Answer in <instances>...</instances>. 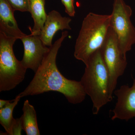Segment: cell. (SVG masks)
<instances>
[{
  "mask_svg": "<svg viewBox=\"0 0 135 135\" xmlns=\"http://www.w3.org/2000/svg\"><path fill=\"white\" fill-rule=\"evenodd\" d=\"M68 35L67 31L62 32L61 37L50 47L31 81L18 95L22 98L53 91L63 94L69 103L76 104L84 101L86 94L80 81L68 79L59 71L56 60L59 50Z\"/></svg>",
  "mask_w": 135,
  "mask_h": 135,
  "instance_id": "obj_1",
  "label": "cell"
},
{
  "mask_svg": "<svg viewBox=\"0 0 135 135\" xmlns=\"http://www.w3.org/2000/svg\"><path fill=\"white\" fill-rule=\"evenodd\" d=\"M85 65L80 81L85 93L92 100L93 113L96 115L103 107L112 101L109 93V72L101 49L90 56Z\"/></svg>",
  "mask_w": 135,
  "mask_h": 135,
  "instance_id": "obj_2",
  "label": "cell"
},
{
  "mask_svg": "<svg viewBox=\"0 0 135 135\" xmlns=\"http://www.w3.org/2000/svg\"><path fill=\"white\" fill-rule=\"evenodd\" d=\"M111 15L93 12L83 19L76 40L74 56L86 64L90 56L101 49L110 27Z\"/></svg>",
  "mask_w": 135,
  "mask_h": 135,
  "instance_id": "obj_3",
  "label": "cell"
},
{
  "mask_svg": "<svg viewBox=\"0 0 135 135\" xmlns=\"http://www.w3.org/2000/svg\"><path fill=\"white\" fill-rule=\"evenodd\" d=\"M17 39L0 32V92L15 89L24 79L26 69L15 56L13 46Z\"/></svg>",
  "mask_w": 135,
  "mask_h": 135,
  "instance_id": "obj_4",
  "label": "cell"
},
{
  "mask_svg": "<svg viewBox=\"0 0 135 135\" xmlns=\"http://www.w3.org/2000/svg\"><path fill=\"white\" fill-rule=\"evenodd\" d=\"M101 50L109 72V93L112 100L118 78L124 73L127 62L120 48L117 35L110 26Z\"/></svg>",
  "mask_w": 135,
  "mask_h": 135,
  "instance_id": "obj_5",
  "label": "cell"
},
{
  "mask_svg": "<svg viewBox=\"0 0 135 135\" xmlns=\"http://www.w3.org/2000/svg\"><path fill=\"white\" fill-rule=\"evenodd\" d=\"M132 10L124 0H114L110 26L118 36L119 46L123 55L135 44V27L131 20Z\"/></svg>",
  "mask_w": 135,
  "mask_h": 135,
  "instance_id": "obj_6",
  "label": "cell"
},
{
  "mask_svg": "<svg viewBox=\"0 0 135 135\" xmlns=\"http://www.w3.org/2000/svg\"><path fill=\"white\" fill-rule=\"evenodd\" d=\"M24 48L22 64L26 69L36 72L44 58L49 50L50 47L44 45L40 35L31 33L21 39Z\"/></svg>",
  "mask_w": 135,
  "mask_h": 135,
  "instance_id": "obj_7",
  "label": "cell"
},
{
  "mask_svg": "<svg viewBox=\"0 0 135 135\" xmlns=\"http://www.w3.org/2000/svg\"><path fill=\"white\" fill-rule=\"evenodd\" d=\"M117 97V102L112 110L113 116L111 119H116L128 121L135 118V79H133V86H122L114 92Z\"/></svg>",
  "mask_w": 135,
  "mask_h": 135,
  "instance_id": "obj_8",
  "label": "cell"
},
{
  "mask_svg": "<svg viewBox=\"0 0 135 135\" xmlns=\"http://www.w3.org/2000/svg\"><path fill=\"white\" fill-rule=\"evenodd\" d=\"M71 20L70 17L62 16L56 11L49 12L40 33L41 39L44 45L49 47L52 46L53 37L59 30H71L70 23Z\"/></svg>",
  "mask_w": 135,
  "mask_h": 135,
  "instance_id": "obj_9",
  "label": "cell"
},
{
  "mask_svg": "<svg viewBox=\"0 0 135 135\" xmlns=\"http://www.w3.org/2000/svg\"><path fill=\"white\" fill-rule=\"evenodd\" d=\"M15 11L8 0H0V32L21 40L27 35L18 27L14 16Z\"/></svg>",
  "mask_w": 135,
  "mask_h": 135,
  "instance_id": "obj_10",
  "label": "cell"
},
{
  "mask_svg": "<svg viewBox=\"0 0 135 135\" xmlns=\"http://www.w3.org/2000/svg\"><path fill=\"white\" fill-rule=\"evenodd\" d=\"M45 4V0H29V12L34 22L33 28L29 27L31 33L40 35L47 16Z\"/></svg>",
  "mask_w": 135,
  "mask_h": 135,
  "instance_id": "obj_11",
  "label": "cell"
},
{
  "mask_svg": "<svg viewBox=\"0 0 135 135\" xmlns=\"http://www.w3.org/2000/svg\"><path fill=\"white\" fill-rule=\"evenodd\" d=\"M23 114L22 119L23 130L27 135H39L40 134L36 111L27 99L25 100L23 107Z\"/></svg>",
  "mask_w": 135,
  "mask_h": 135,
  "instance_id": "obj_12",
  "label": "cell"
},
{
  "mask_svg": "<svg viewBox=\"0 0 135 135\" xmlns=\"http://www.w3.org/2000/svg\"><path fill=\"white\" fill-rule=\"evenodd\" d=\"M21 98L18 95L15 99L0 109V123L5 129L7 135H12V128L16 120L12 114Z\"/></svg>",
  "mask_w": 135,
  "mask_h": 135,
  "instance_id": "obj_13",
  "label": "cell"
},
{
  "mask_svg": "<svg viewBox=\"0 0 135 135\" xmlns=\"http://www.w3.org/2000/svg\"><path fill=\"white\" fill-rule=\"evenodd\" d=\"M15 11L29 12V0H8Z\"/></svg>",
  "mask_w": 135,
  "mask_h": 135,
  "instance_id": "obj_14",
  "label": "cell"
},
{
  "mask_svg": "<svg viewBox=\"0 0 135 135\" xmlns=\"http://www.w3.org/2000/svg\"><path fill=\"white\" fill-rule=\"evenodd\" d=\"M62 3L65 8L66 13L70 16H75V11L74 2V0H61Z\"/></svg>",
  "mask_w": 135,
  "mask_h": 135,
  "instance_id": "obj_15",
  "label": "cell"
},
{
  "mask_svg": "<svg viewBox=\"0 0 135 135\" xmlns=\"http://www.w3.org/2000/svg\"><path fill=\"white\" fill-rule=\"evenodd\" d=\"M23 130V128L21 117L16 119L12 128V135H21V132Z\"/></svg>",
  "mask_w": 135,
  "mask_h": 135,
  "instance_id": "obj_16",
  "label": "cell"
},
{
  "mask_svg": "<svg viewBox=\"0 0 135 135\" xmlns=\"http://www.w3.org/2000/svg\"><path fill=\"white\" fill-rule=\"evenodd\" d=\"M12 100H5L3 99H0V109L3 108L6 106L9 102H11Z\"/></svg>",
  "mask_w": 135,
  "mask_h": 135,
  "instance_id": "obj_17",
  "label": "cell"
}]
</instances>
